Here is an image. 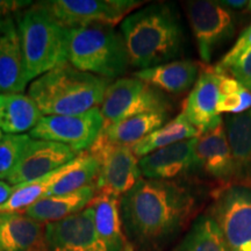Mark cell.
<instances>
[{
	"label": "cell",
	"mask_w": 251,
	"mask_h": 251,
	"mask_svg": "<svg viewBox=\"0 0 251 251\" xmlns=\"http://www.w3.org/2000/svg\"><path fill=\"white\" fill-rule=\"evenodd\" d=\"M247 7H248V11H249L250 13H251V0H250V1H248V6H247ZM249 26H251V24L249 25Z\"/></svg>",
	"instance_id": "e575fe53"
},
{
	"label": "cell",
	"mask_w": 251,
	"mask_h": 251,
	"mask_svg": "<svg viewBox=\"0 0 251 251\" xmlns=\"http://www.w3.org/2000/svg\"><path fill=\"white\" fill-rule=\"evenodd\" d=\"M33 4L30 0H0V19L15 17Z\"/></svg>",
	"instance_id": "1f68e13d"
},
{
	"label": "cell",
	"mask_w": 251,
	"mask_h": 251,
	"mask_svg": "<svg viewBox=\"0 0 251 251\" xmlns=\"http://www.w3.org/2000/svg\"><path fill=\"white\" fill-rule=\"evenodd\" d=\"M98 172L99 163L96 157L90 155L87 151L80 153L77 164L52 186L48 197L71 193L87 185L94 184L98 177Z\"/></svg>",
	"instance_id": "83f0119b"
},
{
	"label": "cell",
	"mask_w": 251,
	"mask_h": 251,
	"mask_svg": "<svg viewBox=\"0 0 251 251\" xmlns=\"http://www.w3.org/2000/svg\"><path fill=\"white\" fill-rule=\"evenodd\" d=\"M199 74L200 65L198 63L184 59L139 70L134 77L163 93L179 94L194 86Z\"/></svg>",
	"instance_id": "d6986e66"
},
{
	"label": "cell",
	"mask_w": 251,
	"mask_h": 251,
	"mask_svg": "<svg viewBox=\"0 0 251 251\" xmlns=\"http://www.w3.org/2000/svg\"><path fill=\"white\" fill-rule=\"evenodd\" d=\"M171 102L155 87L133 77H122L112 81L100 105L103 126L150 112H169Z\"/></svg>",
	"instance_id": "8992f818"
},
{
	"label": "cell",
	"mask_w": 251,
	"mask_h": 251,
	"mask_svg": "<svg viewBox=\"0 0 251 251\" xmlns=\"http://www.w3.org/2000/svg\"><path fill=\"white\" fill-rule=\"evenodd\" d=\"M78 155L69 147L52 141L31 139L7 181L12 186L29 183L58 170Z\"/></svg>",
	"instance_id": "4fadbf2b"
},
{
	"label": "cell",
	"mask_w": 251,
	"mask_h": 251,
	"mask_svg": "<svg viewBox=\"0 0 251 251\" xmlns=\"http://www.w3.org/2000/svg\"><path fill=\"white\" fill-rule=\"evenodd\" d=\"M68 61L78 70L114 79L129 68L127 49L120 31L107 25L67 28Z\"/></svg>",
	"instance_id": "5b68a950"
},
{
	"label": "cell",
	"mask_w": 251,
	"mask_h": 251,
	"mask_svg": "<svg viewBox=\"0 0 251 251\" xmlns=\"http://www.w3.org/2000/svg\"><path fill=\"white\" fill-rule=\"evenodd\" d=\"M78 159H79V155L74 161L68 163L67 165L62 166L58 170L51 172V174L40 178V179L13 186V192L8 198L7 201L0 205V214H4V213H21L26 211L28 207L33 205V203L48 197L52 186L77 164Z\"/></svg>",
	"instance_id": "d4e9b609"
},
{
	"label": "cell",
	"mask_w": 251,
	"mask_h": 251,
	"mask_svg": "<svg viewBox=\"0 0 251 251\" xmlns=\"http://www.w3.org/2000/svg\"><path fill=\"white\" fill-rule=\"evenodd\" d=\"M185 7L200 58L209 63L215 50L235 34V15L222 1L213 0L187 1Z\"/></svg>",
	"instance_id": "9c48e42d"
},
{
	"label": "cell",
	"mask_w": 251,
	"mask_h": 251,
	"mask_svg": "<svg viewBox=\"0 0 251 251\" xmlns=\"http://www.w3.org/2000/svg\"><path fill=\"white\" fill-rule=\"evenodd\" d=\"M47 11L64 28L90 25L121 24L143 1L136 0H48L41 1Z\"/></svg>",
	"instance_id": "ba28073f"
},
{
	"label": "cell",
	"mask_w": 251,
	"mask_h": 251,
	"mask_svg": "<svg viewBox=\"0 0 251 251\" xmlns=\"http://www.w3.org/2000/svg\"><path fill=\"white\" fill-rule=\"evenodd\" d=\"M28 84L14 17L0 19V93H23Z\"/></svg>",
	"instance_id": "e0dca14e"
},
{
	"label": "cell",
	"mask_w": 251,
	"mask_h": 251,
	"mask_svg": "<svg viewBox=\"0 0 251 251\" xmlns=\"http://www.w3.org/2000/svg\"><path fill=\"white\" fill-rule=\"evenodd\" d=\"M28 83L67 64V28L61 26L39 2L14 17Z\"/></svg>",
	"instance_id": "277c9868"
},
{
	"label": "cell",
	"mask_w": 251,
	"mask_h": 251,
	"mask_svg": "<svg viewBox=\"0 0 251 251\" xmlns=\"http://www.w3.org/2000/svg\"><path fill=\"white\" fill-rule=\"evenodd\" d=\"M111 83L67 63L31 81L28 97L43 117L81 114L101 105Z\"/></svg>",
	"instance_id": "3957f363"
},
{
	"label": "cell",
	"mask_w": 251,
	"mask_h": 251,
	"mask_svg": "<svg viewBox=\"0 0 251 251\" xmlns=\"http://www.w3.org/2000/svg\"><path fill=\"white\" fill-rule=\"evenodd\" d=\"M94 212L99 237L112 251H134L125 236L120 216V198L97 192L89 205Z\"/></svg>",
	"instance_id": "7402d4cb"
},
{
	"label": "cell",
	"mask_w": 251,
	"mask_h": 251,
	"mask_svg": "<svg viewBox=\"0 0 251 251\" xmlns=\"http://www.w3.org/2000/svg\"><path fill=\"white\" fill-rule=\"evenodd\" d=\"M103 127L99 108L75 115L43 117L28 135L34 140L62 143L76 153L86 152Z\"/></svg>",
	"instance_id": "8fae6325"
},
{
	"label": "cell",
	"mask_w": 251,
	"mask_h": 251,
	"mask_svg": "<svg viewBox=\"0 0 251 251\" xmlns=\"http://www.w3.org/2000/svg\"><path fill=\"white\" fill-rule=\"evenodd\" d=\"M197 169L227 185L235 181V165L224 122L199 135L196 144Z\"/></svg>",
	"instance_id": "9a60e30c"
},
{
	"label": "cell",
	"mask_w": 251,
	"mask_h": 251,
	"mask_svg": "<svg viewBox=\"0 0 251 251\" xmlns=\"http://www.w3.org/2000/svg\"><path fill=\"white\" fill-rule=\"evenodd\" d=\"M45 235L43 251H112L97 233L90 206L61 221L47 224Z\"/></svg>",
	"instance_id": "7c38bea8"
},
{
	"label": "cell",
	"mask_w": 251,
	"mask_h": 251,
	"mask_svg": "<svg viewBox=\"0 0 251 251\" xmlns=\"http://www.w3.org/2000/svg\"><path fill=\"white\" fill-rule=\"evenodd\" d=\"M249 48H251V26H248L242 31V34H241L236 42H235L233 48L229 50L227 54L225 55V57L215 65L214 69L216 71L222 72V74H227L228 69Z\"/></svg>",
	"instance_id": "f546056e"
},
{
	"label": "cell",
	"mask_w": 251,
	"mask_h": 251,
	"mask_svg": "<svg viewBox=\"0 0 251 251\" xmlns=\"http://www.w3.org/2000/svg\"><path fill=\"white\" fill-rule=\"evenodd\" d=\"M222 4H224L225 6H227L228 8L241 9V8L248 6V1H246V0H237V1H235V0H224V1H222Z\"/></svg>",
	"instance_id": "836d02e7"
},
{
	"label": "cell",
	"mask_w": 251,
	"mask_h": 251,
	"mask_svg": "<svg viewBox=\"0 0 251 251\" xmlns=\"http://www.w3.org/2000/svg\"><path fill=\"white\" fill-rule=\"evenodd\" d=\"M130 67L144 70L181 55L184 30L175 7L153 2L133 12L120 24Z\"/></svg>",
	"instance_id": "7a4b0ae2"
},
{
	"label": "cell",
	"mask_w": 251,
	"mask_h": 251,
	"mask_svg": "<svg viewBox=\"0 0 251 251\" xmlns=\"http://www.w3.org/2000/svg\"><path fill=\"white\" fill-rule=\"evenodd\" d=\"M43 118L28 94L0 93V130L6 135L30 131Z\"/></svg>",
	"instance_id": "cb8c5ba5"
},
{
	"label": "cell",
	"mask_w": 251,
	"mask_h": 251,
	"mask_svg": "<svg viewBox=\"0 0 251 251\" xmlns=\"http://www.w3.org/2000/svg\"><path fill=\"white\" fill-rule=\"evenodd\" d=\"M12 192H13V186L9 185L8 183L0 180V205L5 203L11 197Z\"/></svg>",
	"instance_id": "d6a6232c"
},
{
	"label": "cell",
	"mask_w": 251,
	"mask_h": 251,
	"mask_svg": "<svg viewBox=\"0 0 251 251\" xmlns=\"http://www.w3.org/2000/svg\"><path fill=\"white\" fill-rule=\"evenodd\" d=\"M219 99L220 72L214 67L202 68L181 112L200 135L222 122L218 108Z\"/></svg>",
	"instance_id": "5bb4252c"
},
{
	"label": "cell",
	"mask_w": 251,
	"mask_h": 251,
	"mask_svg": "<svg viewBox=\"0 0 251 251\" xmlns=\"http://www.w3.org/2000/svg\"><path fill=\"white\" fill-rule=\"evenodd\" d=\"M96 194V185L91 184L71 193L49 196L28 207L25 214L43 225L57 222L84 211Z\"/></svg>",
	"instance_id": "ffe728a7"
},
{
	"label": "cell",
	"mask_w": 251,
	"mask_h": 251,
	"mask_svg": "<svg viewBox=\"0 0 251 251\" xmlns=\"http://www.w3.org/2000/svg\"><path fill=\"white\" fill-rule=\"evenodd\" d=\"M226 133L235 165V184L251 188V109L227 115Z\"/></svg>",
	"instance_id": "44dd1931"
},
{
	"label": "cell",
	"mask_w": 251,
	"mask_h": 251,
	"mask_svg": "<svg viewBox=\"0 0 251 251\" xmlns=\"http://www.w3.org/2000/svg\"><path fill=\"white\" fill-rule=\"evenodd\" d=\"M197 139H190L158 149L139 159L142 177L170 180L197 169Z\"/></svg>",
	"instance_id": "2e32d148"
},
{
	"label": "cell",
	"mask_w": 251,
	"mask_h": 251,
	"mask_svg": "<svg viewBox=\"0 0 251 251\" xmlns=\"http://www.w3.org/2000/svg\"><path fill=\"white\" fill-rule=\"evenodd\" d=\"M229 251H251V188L224 185L214 192L209 209Z\"/></svg>",
	"instance_id": "52a82bcc"
},
{
	"label": "cell",
	"mask_w": 251,
	"mask_h": 251,
	"mask_svg": "<svg viewBox=\"0 0 251 251\" xmlns=\"http://www.w3.org/2000/svg\"><path fill=\"white\" fill-rule=\"evenodd\" d=\"M45 227L24 213L0 214V251H43Z\"/></svg>",
	"instance_id": "ac0fdd59"
},
{
	"label": "cell",
	"mask_w": 251,
	"mask_h": 251,
	"mask_svg": "<svg viewBox=\"0 0 251 251\" xmlns=\"http://www.w3.org/2000/svg\"><path fill=\"white\" fill-rule=\"evenodd\" d=\"M87 152L99 163L98 177L94 181L97 192L121 198L142 178L139 158L131 148L112 144L98 136Z\"/></svg>",
	"instance_id": "30bf717a"
},
{
	"label": "cell",
	"mask_w": 251,
	"mask_h": 251,
	"mask_svg": "<svg viewBox=\"0 0 251 251\" xmlns=\"http://www.w3.org/2000/svg\"><path fill=\"white\" fill-rule=\"evenodd\" d=\"M168 120L169 112L143 113L103 126L99 136L112 144L133 148L150 133L163 127Z\"/></svg>",
	"instance_id": "603a6c76"
},
{
	"label": "cell",
	"mask_w": 251,
	"mask_h": 251,
	"mask_svg": "<svg viewBox=\"0 0 251 251\" xmlns=\"http://www.w3.org/2000/svg\"><path fill=\"white\" fill-rule=\"evenodd\" d=\"M5 133H4V131H2V130H0V141H1L2 139H4V136H5Z\"/></svg>",
	"instance_id": "d590c367"
},
{
	"label": "cell",
	"mask_w": 251,
	"mask_h": 251,
	"mask_svg": "<svg viewBox=\"0 0 251 251\" xmlns=\"http://www.w3.org/2000/svg\"><path fill=\"white\" fill-rule=\"evenodd\" d=\"M228 72L233 75L236 80L251 91V48L247 49L238 57L233 65L228 69Z\"/></svg>",
	"instance_id": "4dcf8cb0"
},
{
	"label": "cell",
	"mask_w": 251,
	"mask_h": 251,
	"mask_svg": "<svg viewBox=\"0 0 251 251\" xmlns=\"http://www.w3.org/2000/svg\"><path fill=\"white\" fill-rule=\"evenodd\" d=\"M170 251H229L219 226L209 214L200 215Z\"/></svg>",
	"instance_id": "4316f807"
},
{
	"label": "cell",
	"mask_w": 251,
	"mask_h": 251,
	"mask_svg": "<svg viewBox=\"0 0 251 251\" xmlns=\"http://www.w3.org/2000/svg\"><path fill=\"white\" fill-rule=\"evenodd\" d=\"M31 137L28 134L5 135L0 141V180H7L23 157Z\"/></svg>",
	"instance_id": "f1b7e54d"
},
{
	"label": "cell",
	"mask_w": 251,
	"mask_h": 251,
	"mask_svg": "<svg viewBox=\"0 0 251 251\" xmlns=\"http://www.w3.org/2000/svg\"><path fill=\"white\" fill-rule=\"evenodd\" d=\"M199 135L197 128L187 120L183 113H180L174 120L166 122L163 127L152 131L148 136L137 142L131 150L137 158H142L156 150L181 142V141L194 139Z\"/></svg>",
	"instance_id": "484cf974"
},
{
	"label": "cell",
	"mask_w": 251,
	"mask_h": 251,
	"mask_svg": "<svg viewBox=\"0 0 251 251\" xmlns=\"http://www.w3.org/2000/svg\"><path fill=\"white\" fill-rule=\"evenodd\" d=\"M197 199L171 180L141 178L120 198L125 236L134 251H163L193 219Z\"/></svg>",
	"instance_id": "6da1fadb"
}]
</instances>
